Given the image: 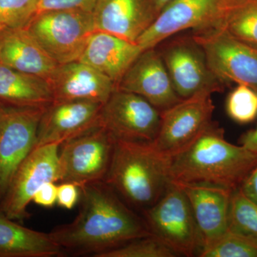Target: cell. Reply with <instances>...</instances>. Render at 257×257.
<instances>
[{
	"label": "cell",
	"instance_id": "obj_1",
	"mask_svg": "<svg viewBox=\"0 0 257 257\" xmlns=\"http://www.w3.org/2000/svg\"><path fill=\"white\" fill-rule=\"evenodd\" d=\"M78 214L72 222L56 226L50 237L64 256H92L151 234L138 215L104 181L79 187Z\"/></svg>",
	"mask_w": 257,
	"mask_h": 257
},
{
	"label": "cell",
	"instance_id": "obj_2",
	"mask_svg": "<svg viewBox=\"0 0 257 257\" xmlns=\"http://www.w3.org/2000/svg\"><path fill=\"white\" fill-rule=\"evenodd\" d=\"M256 165V153L226 141L224 130L212 121L170 157V178L181 185L207 184L234 191Z\"/></svg>",
	"mask_w": 257,
	"mask_h": 257
},
{
	"label": "cell",
	"instance_id": "obj_3",
	"mask_svg": "<svg viewBox=\"0 0 257 257\" xmlns=\"http://www.w3.org/2000/svg\"><path fill=\"white\" fill-rule=\"evenodd\" d=\"M170 157L152 143L115 140L104 182L135 210L152 207L170 182Z\"/></svg>",
	"mask_w": 257,
	"mask_h": 257
},
{
	"label": "cell",
	"instance_id": "obj_4",
	"mask_svg": "<svg viewBox=\"0 0 257 257\" xmlns=\"http://www.w3.org/2000/svg\"><path fill=\"white\" fill-rule=\"evenodd\" d=\"M142 214L151 234L178 256H199L202 250L200 234L182 186L170 181L163 195Z\"/></svg>",
	"mask_w": 257,
	"mask_h": 257
},
{
	"label": "cell",
	"instance_id": "obj_5",
	"mask_svg": "<svg viewBox=\"0 0 257 257\" xmlns=\"http://www.w3.org/2000/svg\"><path fill=\"white\" fill-rule=\"evenodd\" d=\"M25 28L58 64L79 60L96 31L92 12L81 10L37 13Z\"/></svg>",
	"mask_w": 257,
	"mask_h": 257
},
{
	"label": "cell",
	"instance_id": "obj_6",
	"mask_svg": "<svg viewBox=\"0 0 257 257\" xmlns=\"http://www.w3.org/2000/svg\"><path fill=\"white\" fill-rule=\"evenodd\" d=\"M115 140L99 124L60 145V182L82 187L104 181L114 152Z\"/></svg>",
	"mask_w": 257,
	"mask_h": 257
},
{
	"label": "cell",
	"instance_id": "obj_7",
	"mask_svg": "<svg viewBox=\"0 0 257 257\" xmlns=\"http://www.w3.org/2000/svg\"><path fill=\"white\" fill-rule=\"evenodd\" d=\"M47 106L0 101V203L15 172L36 145L39 123Z\"/></svg>",
	"mask_w": 257,
	"mask_h": 257
},
{
	"label": "cell",
	"instance_id": "obj_8",
	"mask_svg": "<svg viewBox=\"0 0 257 257\" xmlns=\"http://www.w3.org/2000/svg\"><path fill=\"white\" fill-rule=\"evenodd\" d=\"M157 47L181 99L224 89V83L209 68L204 51L192 35L170 37Z\"/></svg>",
	"mask_w": 257,
	"mask_h": 257
},
{
	"label": "cell",
	"instance_id": "obj_9",
	"mask_svg": "<svg viewBox=\"0 0 257 257\" xmlns=\"http://www.w3.org/2000/svg\"><path fill=\"white\" fill-rule=\"evenodd\" d=\"M192 35L221 82L244 84L257 92L256 48L214 27L195 30Z\"/></svg>",
	"mask_w": 257,
	"mask_h": 257
},
{
	"label": "cell",
	"instance_id": "obj_10",
	"mask_svg": "<svg viewBox=\"0 0 257 257\" xmlns=\"http://www.w3.org/2000/svg\"><path fill=\"white\" fill-rule=\"evenodd\" d=\"M60 145L35 147L19 167L0 203V209L10 219L20 223L28 219V206L38 189L48 182H60Z\"/></svg>",
	"mask_w": 257,
	"mask_h": 257
},
{
	"label": "cell",
	"instance_id": "obj_11",
	"mask_svg": "<svg viewBox=\"0 0 257 257\" xmlns=\"http://www.w3.org/2000/svg\"><path fill=\"white\" fill-rule=\"evenodd\" d=\"M161 111L138 94L116 88L101 106L99 123L115 140L152 143Z\"/></svg>",
	"mask_w": 257,
	"mask_h": 257
},
{
	"label": "cell",
	"instance_id": "obj_12",
	"mask_svg": "<svg viewBox=\"0 0 257 257\" xmlns=\"http://www.w3.org/2000/svg\"><path fill=\"white\" fill-rule=\"evenodd\" d=\"M214 111L209 93L182 99L161 111L160 130L152 144L166 156H173L212 122Z\"/></svg>",
	"mask_w": 257,
	"mask_h": 257
},
{
	"label": "cell",
	"instance_id": "obj_13",
	"mask_svg": "<svg viewBox=\"0 0 257 257\" xmlns=\"http://www.w3.org/2000/svg\"><path fill=\"white\" fill-rule=\"evenodd\" d=\"M222 0H171L137 41L143 50L155 48L187 30H201L212 23Z\"/></svg>",
	"mask_w": 257,
	"mask_h": 257
},
{
	"label": "cell",
	"instance_id": "obj_14",
	"mask_svg": "<svg viewBox=\"0 0 257 257\" xmlns=\"http://www.w3.org/2000/svg\"><path fill=\"white\" fill-rule=\"evenodd\" d=\"M141 96L160 111L182 100L157 47L144 50L116 86Z\"/></svg>",
	"mask_w": 257,
	"mask_h": 257
},
{
	"label": "cell",
	"instance_id": "obj_15",
	"mask_svg": "<svg viewBox=\"0 0 257 257\" xmlns=\"http://www.w3.org/2000/svg\"><path fill=\"white\" fill-rule=\"evenodd\" d=\"M102 105L95 101H52L39 123L35 147L62 145L99 124Z\"/></svg>",
	"mask_w": 257,
	"mask_h": 257
},
{
	"label": "cell",
	"instance_id": "obj_16",
	"mask_svg": "<svg viewBox=\"0 0 257 257\" xmlns=\"http://www.w3.org/2000/svg\"><path fill=\"white\" fill-rule=\"evenodd\" d=\"M47 81L53 101H89L104 104L116 88L110 79L79 60L59 64Z\"/></svg>",
	"mask_w": 257,
	"mask_h": 257
},
{
	"label": "cell",
	"instance_id": "obj_17",
	"mask_svg": "<svg viewBox=\"0 0 257 257\" xmlns=\"http://www.w3.org/2000/svg\"><path fill=\"white\" fill-rule=\"evenodd\" d=\"M92 13L96 30L136 43L159 15L152 0H96Z\"/></svg>",
	"mask_w": 257,
	"mask_h": 257
},
{
	"label": "cell",
	"instance_id": "obj_18",
	"mask_svg": "<svg viewBox=\"0 0 257 257\" xmlns=\"http://www.w3.org/2000/svg\"><path fill=\"white\" fill-rule=\"evenodd\" d=\"M181 186L188 198L197 223L202 241V252L228 231L233 191L207 184Z\"/></svg>",
	"mask_w": 257,
	"mask_h": 257
},
{
	"label": "cell",
	"instance_id": "obj_19",
	"mask_svg": "<svg viewBox=\"0 0 257 257\" xmlns=\"http://www.w3.org/2000/svg\"><path fill=\"white\" fill-rule=\"evenodd\" d=\"M143 52L136 42L96 30L91 35L79 61L99 71L117 86Z\"/></svg>",
	"mask_w": 257,
	"mask_h": 257
},
{
	"label": "cell",
	"instance_id": "obj_20",
	"mask_svg": "<svg viewBox=\"0 0 257 257\" xmlns=\"http://www.w3.org/2000/svg\"><path fill=\"white\" fill-rule=\"evenodd\" d=\"M0 62L46 80L59 65L26 28L0 32Z\"/></svg>",
	"mask_w": 257,
	"mask_h": 257
},
{
	"label": "cell",
	"instance_id": "obj_21",
	"mask_svg": "<svg viewBox=\"0 0 257 257\" xmlns=\"http://www.w3.org/2000/svg\"><path fill=\"white\" fill-rule=\"evenodd\" d=\"M0 209V257L64 256L49 233L23 226Z\"/></svg>",
	"mask_w": 257,
	"mask_h": 257
},
{
	"label": "cell",
	"instance_id": "obj_22",
	"mask_svg": "<svg viewBox=\"0 0 257 257\" xmlns=\"http://www.w3.org/2000/svg\"><path fill=\"white\" fill-rule=\"evenodd\" d=\"M0 101L15 105L47 106L53 96L46 79L0 62Z\"/></svg>",
	"mask_w": 257,
	"mask_h": 257
},
{
	"label": "cell",
	"instance_id": "obj_23",
	"mask_svg": "<svg viewBox=\"0 0 257 257\" xmlns=\"http://www.w3.org/2000/svg\"><path fill=\"white\" fill-rule=\"evenodd\" d=\"M209 27L221 29L257 49V0H222Z\"/></svg>",
	"mask_w": 257,
	"mask_h": 257
},
{
	"label": "cell",
	"instance_id": "obj_24",
	"mask_svg": "<svg viewBox=\"0 0 257 257\" xmlns=\"http://www.w3.org/2000/svg\"><path fill=\"white\" fill-rule=\"evenodd\" d=\"M228 230L257 244V204L245 197L239 188L231 194Z\"/></svg>",
	"mask_w": 257,
	"mask_h": 257
},
{
	"label": "cell",
	"instance_id": "obj_25",
	"mask_svg": "<svg viewBox=\"0 0 257 257\" xmlns=\"http://www.w3.org/2000/svg\"><path fill=\"white\" fill-rule=\"evenodd\" d=\"M178 255L154 235L134 239L99 257H176Z\"/></svg>",
	"mask_w": 257,
	"mask_h": 257
},
{
	"label": "cell",
	"instance_id": "obj_26",
	"mask_svg": "<svg viewBox=\"0 0 257 257\" xmlns=\"http://www.w3.org/2000/svg\"><path fill=\"white\" fill-rule=\"evenodd\" d=\"M226 111L236 123L251 122L257 116V92L244 84H237L227 96Z\"/></svg>",
	"mask_w": 257,
	"mask_h": 257
},
{
	"label": "cell",
	"instance_id": "obj_27",
	"mask_svg": "<svg viewBox=\"0 0 257 257\" xmlns=\"http://www.w3.org/2000/svg\"><path fill=\"white\" fill-rule=\"evenodd\" d=\"M201 257H257V244L228 230L215 242L204 248Z\"/></svg>",
	"mask_w": 257,
	"mask_h": 257
},
{
	"label": "cell",
	"instance_id": "obj_28",
	"mask_svg": "<svg viewBox=\"0 0 257 257\" xmlns=\"http://www.w3.org/2000/svg\"><path fill=\"white\" fill-rule=\"evenodd\" d=\"M39 0H0V32L25 28L37 14Z\"/></svg>",
	"mask_w": 257,
	"mask_h": 257
},
{
	"label": "cell",
	"instance_id": "obj_29",
	"mask_svg": "<svg viewBox=\"0 0 257 257\" xmlns=\"http://www.w3.org/2000/svg\"><path fill=\"white\" fill-rule=\"evenodd\" d=\"M96 0H39L37 13L61 10L92 12Z\"/></svg>",
	"mask_w": 257,
	"mask_h": 257
},
{
	"label": "cell",
	"instance_id": "obj_30",
	"mask_svg": "<svg viewBox=\"0 0 257 257\" xmlns=\"http://www.w3.org/2000/svg\"><path fill=\"white\" fill-rule=\"evenodd\" d=\"M80 199V188L71 182H60L57 185V204L63 209H73Z\"/></svg>",
	"mask_w": 257,
	"mask_h": 257
},
{
	"label": "cell",
	"instance_id": "obj_31",
	"mask_svg": "<svg viewBox=\"0 0 257 257\" xmlns=\"http://www.w3.org/2000/svg\"><path fill=\"white\" fill-rule=\"evenodd\" d=\"M57 184L56 182H48L35 193L32 202L41 207L52 208L57 204Z\"/></svg>",
	"mask_w": 257,
	"mask_h": 257
},
{
	"label": "cell",
	"instance_id": "obj_32",
	"mask_svg": "<svg viewBox=\"0 0 257 257\" xmlns=\"http://www.w3.org/2000/svg\"><path fill=\"white\" fill-rule=\"evenodd\" d=\"M248 199L257 204V165L239 187Z\"/></svg>",
	"mask_w": 257,
	"mask_h": 257
},
{
	"label": "cell",
	"instance_id": "obj_33",
	"mask_svg": "<svg viewBox=\"0 0 257 257\" xmlns=\"http://www.w3.org/2000/svg\"><path fill=\"white\" fill-rule=\"evenodd\" d=\"M240 145L257 154V125L256 128L243 134L239 140Z\"/></svg>",
	"mask_w": 257,
	"mask_h": 257
},
{
	"label": "cell",
	"instance_id": "obj_34",
	"mask_svg": "<svg viewBox=\"0 0 257 257\" xmlns=\"http://www.w3.org/2000/svg\"><path fill=\"white\" fill-rule=\"evenodd\" d=\"M152 3H154V5H155V7H156L157 11L160 13L161 10H162L167 3H170L171 0H152Z\"/></svg>",
	"mask_w": 257,
	"mask_h": 257
}]
</instances>
